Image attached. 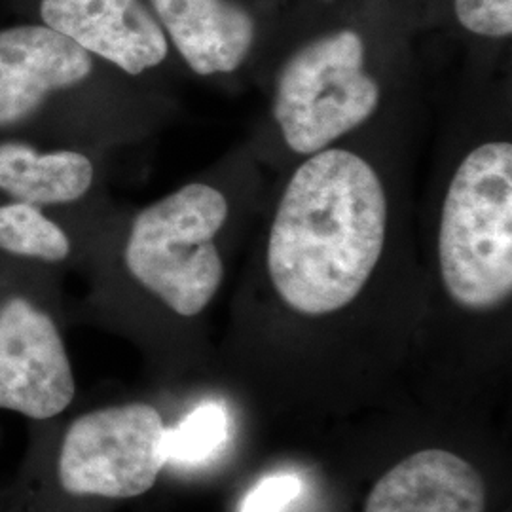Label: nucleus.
<instances>
[{
    "label": "nucleus",
    "instance_id": "obj_13",
    "mask_svg": "<svg viewBox=\"0 0 512 512\" xmlns=\"http://www.w3.org/2000/svg\"><path fill=\"white\" fill-rule=\"evenodd\" d=\"M302 492V482L293 473L266 476L245 495L239 512H283Z\"/></svg>",
    "mask_w": 512,
    "mask_h": 512
},
{
    "label": "nucleus",
    "instance_id": "obj_5",
    "mask_svg": "<svg viewBox=\"0 0 512 512\" xmlns=\"http://www.w3.org/2000/svg\"><path fill=\"white\" fill-rule=\"evenodd\" d=\"M63 275L0 256V412L40 425L76 399Z\"/></svg>",
    "mask_w": 512,
    "mask_h": 512
},
{
    "label": "nucleus",
    "instance_id": "obj_1",
    "mask_svg": "<svg viewBox=\"0 0 512 512\" xmlns=\"http://www.w3.org/2000/svg\"><path fill=\"white\" fill-rule=\"evenodd\" d=\"M274 177L241 143L145 205H116L84 270L109 317L190 323L215 302L232 253L255 232Z\"/></svg>",
    "mask_w": 512,
    "mask_h": 512
},
{
    "label": "nucleus",
    "instance_id": "obj_8",
    "mask_svg": "<svg viewBox=\"0 0 512 512\" xmlns=\"http://www.w3.org/2000/svg\"><path fill=\"white\" fill-rule=\"evenodd\" d=\"M184 73L200 80L236 78L251 67L258 21L238 0H147Z\"/></svg>",
    "mask_w": 512,
    "mask_h": 512
},
{
    "label": "nucleus",
    "instance_id": "obj_7",
    "mask_svg": "<svg viewBox=\"0 0 512 512\" xmlns=\"http://www.w3.org/2000/svg\"><path fill=\"white\" fill-rule=\"evenodd\" d=\"M110 154L93 148L0 137V198L93 217L116 202L109 192Z\"/></svg>",
    "mask_w": 512,
    "mask_h": 512
},
{
    "label": "nucleus",
    "instance_id": "obj_11",
    "mask_svg": "<svg viewBox=\"0 0 512 512\" xmlns=\"http://www.w3.org/2000/svg\"><path fill=\"white\" fill-rule=\"evenodd\" d=\"M230 421L222 404L196 406L179 425L167 429L169 463H202L228 439Z\"/></svg>",
    "mask_w": 512,
    "mask_h": 512
},
{
    "label": "nucleus",
    "instance_id": "obj_12",
    "mask_svg": "<svg viewBox=\"0 0 512 512\" xmlns=\"http://www.w3.org/2000/svg\"><path fill=\"white\" fill-rule=\"evenodd\" d=\"M452 12L469 37L503 42L512 35V0H452Z\"/></svg>",
    "mask_w": 512,
    "mask_h": 512
},
{
    "label": "nucleus",
    "instance_id": "obj_9",
    "mask_svg": "<svg viewBox=\"0 0 512 512\" xmlns=\"http://www.w3.org/2000/svg\"><path fill=\"white\" fill-rule=\"evenodd\" d=\"M486 499V482L469 461L421 450L376 482L365 512H484Z\"/></svg>",
    "mask_w": 512,
    "mask_h": 512
},
{
    "label": "nucleus",
    "instance_id": "obj_3",
    "mask_svg": "<svg viewBox=\"0 0 512 512\" xmlns=\"http://www.w3.org/2000/svg\"><path fill=\"white\" fill-rule=\"evenodd\" d=\"M179 114L175 95L133 82L52 29L0 21V137L112 154L143 145Z\"/></svg>",
    "mask_w": 512,
    "mask_h": 512
},
{
    "label": "nucleus",
    "instance_id": "obj_10",
    "mask_svg": "<svg viewBox=\"0 0 512 512\" xmlns=\"http://www.w3.org/2000/svg\"><path fill=\"white\" fill-rule=\"evenodd\" d=\"M112 209L103 215L73 217L0 198V256L61 275L84 268L93 239Z\"/></svg>",
    "mask_w": 512,
    "mask_h": 512
},
{
    "label": "nucleus",
    "instance_id": "obj_4",
    "mask_svg": "<svg viewBox=\"0 0 512 512\" xmlns=\"http://www.w3.org/2000/svg\"><path fill=\"white\" fill-rule=\"evenodd\" d=\"M25 459L0 492V512H63L80 501H126L164 473L167 429L154 404H114L35 425Z\"/></svg>",
    "mask_w": 512,
    "mask_h": 512
},
{
    "label": "nucleus",
    "instance_id": "obj_6",
    "mask_svg": "<svg viewBox=\"0 0 512 512\" xmlns=\"http://www.w3.org/2000/svg\"><path fill=\"white\" fill-rule=\"evenodd\" d=\"M4 2L16 18L35 21L73 40L133 82L175 95L184 69L147 0Z\"/></svg>",
    "mask_w": 512,
    "mask_h": 512
},
{
    "label": "nucleus",
    "instance_id": "obj_2",
    "mask_svg": "<svg viewBox=\"0 0 512 512\" xmlns=\"http://www.w3.org/2000/svg\"><path fill=\"white\" fill-rule=\"evenodd\" d=\"M262 88L264 112L247 143L272 177L359 131L427 107L410 59L378 48L355 23L296 44Z\"/></svg>",
    "mask_w": 512,
    "mask_h": 512
}]
</instances>
